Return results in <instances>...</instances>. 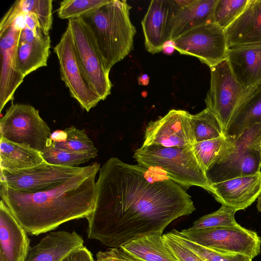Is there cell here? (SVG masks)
Returning <instances> with one entry per match:
<instances>
[{
	"mask_svg": "<svg viewBox=\"0 0 261 261\" xmlns=\"http://www.w3.org/2000/svg\"><path fill=\"white\" fill-rule=\"evenodd\" d=\"M145 168L110 158L99 170L88 238L119 248L140 237L162 234L173 221L195 207L184 188L167 179L152 182Z\"/></svg>",
	"mask_w": 261,
	"mask_h": 261,
	"instance_id": "1",
	"label": "cell"
},
{
	"mask_svg": "<svg viewBox=\"0 0 261 261\" xmlns=\"http://www.w3.org/2000/svg\"><path fill=\"white\" fill-rule=\"evenodd\" d=\"M99 170L35 192L15 190L1 182V200L28 233L38 236L66 222L88 218L94 208Z\"/></svg>",
	"mask_w": 261,
	"mask_h": 261,
	"instance_id": "2",
	"label": "cell"
},
{
	"mask_svg": "<svg viewBox=\"0 0 261 261\" xmlns=\"http://www.w3.org/2000/svg\"><path fill=\"white\" fill-rule=\"evenodd\" d=\"M131 8L125 0H109L96 10L80 17L90 28L109 72L133 49L136 29L130 19Z\"/></svg>",
	"mask_w": 261,
	"mask_h": 261,
	"instance_id": "3",
	"label": "cell"
},
{
	"mask_svg": "<svg viewBox=\"0 0 261 261\" xmlns=\"http://www.w3.org/2000/svg\"><path fill=\"white\" fill-rule=\"evenodd\" d=\"M134 158L139 166L166 176L185 190L197 186L213 193L192 146L142 145L135 150Z\"/></svg>",
	"mask_w": 261,
	"mask_h": 261,
	"instance_id": "4",
	"label": "cell"
},
{
	"mask_svg": "<svg viewBox=\"0 0 261 261\" xmlns=\"http://www.w3.org/2000/svg\"><path fill=\"white\" fill-rule=\"evenodd\" d=\"M225 137L215 161L205 172L210 185L260 171L261 123L237 137Z\"/></svg>",
	"mask_w": 261,
	"mask_h": 261,
	"instance_id": "5",
	"label": "cell"
},
{
	"mask_svg": "<svg viewBox=\"0 0 261 261\" xmlns=\"http://www.w3.org/2000/svg\"><path fill=\"white\" fill-rule=\"evenodd\" d=\"M50 129L33 106L13 103L0 120V136L42 151L50 140Z\"/></svg>",
	"mask_w": 261,
	"mask_h": 261,
	"instance_id": "6",
	"label": "cell"
},
{
	"mask_svg": "<svg viewBox=\"0 0 261 261\" xmlns=\"http://www.w3.org/2000/svg\"><path fill=\"white\" fill-rule=\"evenodd\" d=\"M186 239L216 251L241 254L252 259L260 253L261 238L253 230L237 226L190 229L179 231Z\"/></svg>",
	"mask_w": 261,
	"mask_h": 261,
	"instance_id": "7",
	"label": "cell"
},
{
	"mask_svg": "<svg viewBox=\"0 0 261 261\" xmlns=\"http://www.w3.org/2000/svg\"><path fill=\"white\" fill-rule=\"evenodd\" d=\"M54 50L59 60L62 81L68 88L71 96L89 112L101 99L85 72L68 25Z\"/></svg>",
	"mask_w": 261,
	"mask_h": 261,
	"instance_id": "8",
	"label": "cell"
},
{
	"mask_svg": "<svg viewBox=\"0 0 261 261\" xmlns=\"http://www.w3.org/2000/svg\"><path fill=\"white\" fill-rule=\"evenodd\" d=\"M210 88L205 98L206 108L218 118L224 131L245 94V88L236 79L226 59L210 68Z\"/></svg>",
	"mask_w": 261,
	"mask_h": 261,
	"instance_id": "9",
	"label": "cell"
},
{
	"mask_svg": "<svg viewBox=\"0 0 261 261\" xmlns=\"http://www.w3.org/2000/svg\"><path fill=\"white\" fill-rule=\"evenodd\" d=\"M172 42L180 54L194 56L210 68L226 59L228 47L225 31L215 22L194 28Z\"/></svg>",
	"mask_w": 261,
	"mask_h": 261,
	"instance_id": "10",
	"label": "cell"
},
{
	"mask_svg": "<svg viewBox=\"0 0 261 261\" xmlns=\"http://www.w3.org/2000/svg\"><path fill=\"white\" fill-rule=\"evenodd\" d=\"M96 169H100V165L96 162L84 167L63 166L45 162L19 171H1L0 180L15 190L35 192Z\"/></svg>",
	"mask_w": 261,
	"mask_h": 261,
	"instance_id": "11",
	"label": "cell"
},
{
	"mask_svg": "<svg viewBox=\"0 0 261 261\" xmlns=\"http://www.w3.org/2000/svg\"><path fill=\"white\" fill-rule=\"evenodd\" d=\"M76 52L85 72L101 100L111 93L112 83L93 34L81 17L68 20Z\"/></svg>",
	"mask_w": 261,
	"mask_h": 261,
	"instance_id": "12",
	"label": "cell"
},
{
	"mask_svg": "<svg viewBox=\"0 0 261 261\" xmlns=\"http://www.w3.org/2000/svg\"><path fill=\"white\" fill-rule=\"evenodd\" d=\"M25 27V14L19 15L4 32L0 33V112L10 100L25 77L15 69L16 48L21 30Z\"/></svg>",
	"mask_w": 261,
	"mask_h": 261,
	"instance_id": "13",
	"label": "cell"
},
{
	"mask_svg": "<svg viewBox=\"0 0 261 261\" xmlns=\"http://www.w3.org/2000/svg\"><path fill=\"white\" fill-rule=\"evenodd\" d=\"M191 114L185 110H171L164 116L150 121L146 127L142 145L164 147L192 146Z\"/></svg>",
	"mask_w": 261,
	"mask_h": 261,
	"instance_id": "14",
	"label": "cell"
},
{
	"mask_svg": "<svg viewBox=\"0 0 261 261\" xmlns=\"http://www.w3.org/2000/svg\"><path fill=\"white\" fill-rule=\"evenodd\" d=\"M179 7L173 0H153L141 24L146 50L152 54L161 51L170 36Z\"/></svg>",
	"mask_w": 261,
	"mask_h": 261,
	"instance_id": "15",
	"label": "cell"
},
{
	"mask_svg": "<svg viewBox=\"0 0 261 261\" xmlns=\"http://www.w3.org/2000/svg\"><path fill=\"white\" fill-rule=\"evenodd\" d=\"M216 201L237 211L245 210L261 195V171L256 174L212 184Z\"/></svg>",
	"mask_w": 261,
	"mask_h": 261,
	"instance_id": "16",
	"label": "cell"
},
{
	"mask_svg": "<svg viewBox=\"0 0 261 261\" xmlns=\"http://www.w3.org/2000/svg\"><path fill=\"white\" fill-rule=\"evenodd\" d=\"M27 232L0 202V261H25L30 250Z\"/></svg>",
	"mask_w": 261,
	"mask_h": 261,
	"instance_id": "17",
	"label": "cell"
},
{
	"mask_svg": "<svg viewBox=\"0 0 261 261\" xmlns=\"http://www.w3.org/2000/svg\"><path fill=\"white\" fill-rule=\"evenodd\" d=\"M237 81L250 88L261 83V43L228 48L226 59Z\"/></svg>",
	"mask_w": 261,
	"mask_h": 261,
	"instance_id": "18",
	"label": "cell"
},
{
	"mask_svg": "<svg viewBox=\"0 0 261 261\" xmlns=\"http://www.w3.org/2000/svg\"><path fill=\"white\" fill-rule=\"evenodd\" d=\"M83 246V238L75 231L51 232L31 248L25 261H63Z\"/></svg>",
	"mask_w": 261,
	"mask_h": 261,
	"instance_id": "19",
	"label": "cell"
},
{
	"mask_svg": "<svg viewBox=\"0 0 261 261\" xmlns=\"http://www.w3.org/2000/svg\"><path fill=\"white\" fill-rule=\"evenodd\" d=\"M225 31L228 48L261 43V0H249L243 13Z\"/></svg>",
	"mask_w": 261,
	"mask_h": 261,
	"instance_id": "20",
	"label": "cell"
},
{
	"mask_svg": "<svg viewBox=\"0 0 261 261\" xmlns=\"http://www.w3.org/2000/svg\"><path fill=\"white\" fill-rule=\"evenodd\" d=\"M218 0H194L179 7L174 19L170 41L197 27L214 22V10Z\"/></svg>",
	"mask_w": 261,
	"mask_h": 261,
	"instance_id": "21",
	"label": "cell"
},
{
	"mask_svg": "<svg viewBox=\"0 0 261 261\" xmlns=\"http://www.w3.org/2000/svg\"><path fill=\"white\" fill-rule=\"evenodd\" d=\"M50 47L49 34L43 33L32 42L19 41L15 54L16 71L25 77L37 69L46 66Z\"/></svg>",
	"mask_w": 261,
	"mask_h": 261,
	"instance_id": "22",
	"label": "cell"
},
{
	"mask_svg": "<svg viewBox=\"0 0 261 261\" xmlns=\"http://www.w3.org/2000/svg\"><path fill=\"white\" fill-rule=\"evenodd\" d=\"M261 123V83L245 94L225 132V137H236L248 127Z\"/></svg>",
	"mask_w": 261,
	"mask_h": 261,
	"instance_id": "23",
	"label": "cell"
},
{
	"mask_svg": "<svg viewBox=\"0 0 261 261\" xmlns=\"http://www.w3.org/2000/svg\"><path fill=\"white\" fill-rule=\"evenodd\" d=\"M1 171L14 172L46 162L41 152L29 146L0 137Z\"/></svg>",
	"mask_w": 261,
	"mask_h": 261,
	"instance_id": "24",
	"label": "cell"
},
{
	"mask_svg": "<svg viewBox=\"0 0 261 261\" xmlns=\"http://www.w3.org/2000/svg\"><path fill=\"white\" fill-rule=\"evenodd\" d=\"M119 248L130 255L144 261H178L162 234L143 236Z\"/></svg>",
	"mask_w": 261,
	"mask_h": 261,
	"instance_id": "25",
	"label": "cell"
},
{
	"mask_svg": "<svg viewBox=\"0 0 261 261\" xmlns=\"http://www.w3.org/2000/svg\"><path fill=\"white\" fill-rule=\"evenodd\" d=\"M190 123L194 143L225 136L220 121L206 108L196 114H191Z\"/></svg>",
	"mask_w": 261,
	"mask_h": 261,
	"instance_id": "26",
	"label": "cell"
},
{
	"mask_svg": "<svg viewBox=\"0 0 261 261\" xmlns=\"http://www.w3.org/2000/svg\"><path fill=\"white\" fill-rule=\"evenodd\" d=\"M52 4V0H18L12 4L10 9L16 16L30 12L35 13L41 30L48 34L53 24Z\"/></svg>",
	"mask_w": 261,
	"mask_h": 261,
	"instance_id": "27",
	"label": "cell"
},
{
	"mask_svg": "<svg viewBox=\"0 0 261 261\" xmlns=\"http://www.w3.org/2000/svg\"><path fill=\"white\" fill-rule=\"evenodd\" d=\"M51 143L55 147L65 150L98 154V150L84 130L73 126L63 130V138L60 141H51Z\"/></svg>",
	"mask_w": 261,
	"mask_h": 261,
	"instance_id": "28",
	"label": "cell"
},
{
	"mask_svg": "<svg viewBox=\"0 0 261 261\" xmlns=\"http://www.w3.org/2000/svg\"><path fill=\"white\" fill-rule=\"evenodd\" d=\"M51 139L44 149L41 151L44 161L50 164L75 167L88 162L98 154L79 153L65 150L55 147L51 143Z\"/></svg>",
	"mask_w": 261,
	"mask_h": 261,
	"instance_id": "29",
	"label": "cell"
},
{
	"mask_svg": "<svg viewBox=\"0 0 261 261\" xmlns=\"http://www.w3.org/2000/svg\"><path fill=\"white\" fill-rule=\"evenodd\" d=\"M249 0H218L214 22L224 30L228 28L243 13Z\"/></svg>",
	"mask_w": 261,
	"mask_h": 261,
	"instance_id": "30",
	"label": "cell"
},
{
	"mask_svg": "<svg viewBox=\"0 0 261 261\" xmlns=\"http://www.w3.org/2000/svg\"><path fill=\"white\" fill-rule=\"evenodd\" d=\"M236 211L226 205H222L217 211L204 215L196 220L190 229L237 226L240 225L235 220Z\"/></svg>",
	"mask_w": 261,
	"mask_h": 261,
	"instance_id": "31",
	"label": "cell"
},
{
	"mask_svg": "<svg viewBox=\"0 0 261 261\" xmlns=\"http://www.w3.org/2000/svg\"><path fill=\"white\" fill-rule=\"evenodd\" d=\"M109 0H64L60 3L58 10V16L61 19H74L90 13Z\"/></svg>",
	"mask_w": 261,
	"mask_h": 261,
	"instance_id": "32",
	"label": "cell"
},
{
	"mask_svg": "<svg viewBox=\"0 0 261 261\" xmlns=\"http://www.w3.org/2000/svg\"><path fill=\"white\" fill-rule=\"evenodd\" d=\"M172 231L185 245L200 256L205 261H252L249 256L241 254L223 253L196 244L181 236L179 231Z\"/></svg>",
	"mask_w": 261,
	"mask_h": 261,
	"instance_id": "33",
	"label": "cell"
},
{
	"mask_svg": "<svg viewBox=\"0 0 261 261\" xmlns=\"http://www.w3.org/2000/svg\"><path fill=\"white\" fill-rule=\"evenodd\" d=\"M225 136L194 143L192 148L201 167L206 172L215 161Z\"/></svg>",
	"mask_w": 261,
	"mask_h": 261,
	"instance_id": "34",
	"label": "cell"
},
{
	"mask_svg": "<svg viewBox=\"0 0 261 261\" xmlns=\"http://www.w3.org/2000/svg\"><path fill=\"white\" fill-rule=\"evenodd\" d=\"M163 237L178 261H205L182 243L172 230L163 234Z\"/></svg>",
	"mask_w": 261,
	"mask_h": 261,
	"instance_id": "35",
	"label": "cell"
},
{
	"mask_svg": "<svg viewBox=\"0 0 261 261\" xmlns=\"http://www.w3.org/2000/svg\"><path fill=\"white\" fill-rule=\"evenodd\" d=\"M63 261H95L91 251L83 246L72 252Z\"/></svg>",
	"mask_w": 261,
	"mask_h": 261,
	"instance_id": "36",
	"label": "cell"
},
{
	"mask_svg": "<svg viewBox=\"0 0 261 261\" xmlns=\"http://www.w3.org/2000/svg\"><path fill=\"white\" fill-rule=\"evenodd\" d=\"M95 261H123L111 248L106 251H100L96 254Z\"/></svg>",
	"mask_w": 261,
	"mask_h": 261,
	"instance_id": "37",
	"label": "cell"
},
{
	"mask_svg": "<svg viewBox=\"0 0 261 261\" xmlns=\"http://www.w3.org/2000/svg\"><path fill=\"white\" fill-rule=\"evenodd\" d=\"M44 33L42 31L36 33L28 27H25L20 32L19 41L24 42H32L37 37Z\"/></svg>",
	"mask_w": 261,
	"mask_h": 261,
	"instance_id": "38",
	"label": "cell"
},
{
	"mask_svg": "<svg viewBox=\"0 0 261 261\" xmlns=\"http://www.w3.org/2000/svg\"><path fill=\"white\" fill-rule=\"evenodd\" d=\"M115 252L123 261H144L126 253L120 248H113Z\"/></svg>",
	"mask_w": 261,
	"mask_h": 261,
	"instance_id": "39",
	"label": "cell"
},
{
	"mask_svg": "<svg viewBox=\"0 0 261 261\" xmlns=\"http://www.w3.org/2000/svg\"><path fill=\"white\" fill-rule=\"evenodd\" d=\"M257 208L258 211L261 212V195L257 199Z\"/></svg>",
	"mask_w": 261,
	"mask_h": 261,
	"instance_id": "40",
	"label": "cell"
}]
</instances>
